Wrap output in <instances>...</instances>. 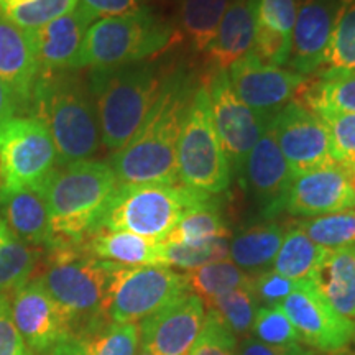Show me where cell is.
I'll list each match as a JSON object with an SVG mask.
<instances>
[{
    "label": "cell",
    "instance_id": "6da1fadb",
    "mask_svg": "<svg viewBox=\"0 0 355 355\" xmlns=\"http://www.w3.org/2000/svg\"><path fill=\"white\" fill-rule=\"evenodd\" d=\"M194 91L189 79L181 74L166 78L162 94L144 125L122 150L114 153L110 162L122 184L180 183L178 141Z\"/></svg>",
    "mask_w": 355,
    "mask_h": 355
},
{
    "label": "cell",
    "instance_id": "7a4b0ae2",
    "mask_svg": "<svg viewBox=\"0 0 355 355\" xmlns=\"http://www.w3.org/2000/svg\"><path fill=\"white\" fill-rule=\"evenodd\" d=\"M76 71L40 73L28 107L51 133L58 166L92 159L102 145L94 97Z\"/></svg>",
    "mask_w": 355,
    "mask_h": 355
},
{
    "label": "cell",
    "instance_id": "3957f363",
    "mask_svg": "<svg viewBox=\"0 0 355 355\" xmlns=\"http://www.w3.org/2000/svg\"><path fill=\"white\" fill-rule=\"evenodd\" d=\"M119 186L121 181L110 163L84 159L56 166L40 186L50 216L53 235L50 248L83 245L99 227Z\"/></svg>",
    "mask_w": 355,
    "mask_h": 355
},
{
    "label": "cell",
    "instance_id": "277c9868",
    "mask_svg": "<svg viewBox=\"0 0 355 355\" xmlns=\"http://www.w3.org/2000/svg\"><path fill=\"white\" fill-rule=\"evenodd\" d=\"M166 78L148 61L91 69L87 84L105 148L115 153L132 140L157 104Z\"/></svg>",
    "mask_w": 355,
    "mask_h": 355
},
{
    "label": "cell",
    "instance_id": "5b68a950",
    "mask_svg": "<svg viewBox=\"0 0 355 355\" xmlns=\"http://www.w3.org/2000/svg\"><path fill=\"white\" fill-rule=\"evenodd\" d=\"M48 252L37 279L68 318L71 332L107 322L105 308L117 263L96 259L83 245H58Z\"/></svg>",
    "mask_w": 355,
    "mask_h": 355
},
{
    "label": "cell",
    "instance_id": "8992f818",
    "mask_svg": "<svg viewBox=\"0 0 355 355\" xmlns=\"http://www.w3.org/2000/svg\"><path fill=\"white\" fill-rule=\"evenodd\" d=\"M211 199V194L181 183H121L97 229L122 230L163 242L186 212Z\"/></svg>",
    "mask_w": 355,
    "mask_h": 355
},
{
    "label": "cell",
    "instance_id": "52a82bcc",
    "mask_svg": "<svg viewBox=\"0 0 355 355\" xmlns=\"http://www.w3.org/2000/svg\"><path fill=\"white\" fill-rule=\"evenodd\" d=\"M173 40V28L148 8L107 17L87 28L73 69H101L122 66L162 53Z\"/></svg>",
    "mask_w": 355,
    "mask_h": 355
},
{
    "label": "cell",
    "instance_id": "ba28073f",
    "mask_svg": "<svg viewBox=\"0 0 355 355\" xmlns=\"http://www.w3.org/2000/svg\"><path fill=\"white\" fill-rule=\"evenodd\" d=\"M176 166L180 183L202 193L219 194L230 184V163L225 157L214 121L207 89L194 91L178 141Z\"/></svg>",
    "mask_w": 355,
    "mask_h": 355
},
{
    "label": "cell",
    "instance_id": "9c48e42d",
    "mask_svg": "<svg viewBox=\"0 0 355 355\" xmlns=\"http://www.w3.org/2000/svg\"><path fill=\"white\" fill-rule=\"evenodd\" d=\"M184 273L170 266H115L105 316L115 324H137L188 295Z\"/></svg>",
    "mask_w": 355,
    "mask_h": 355
},
{
    "label": "cell",
    "instance_id": "30bf717a",
    "mask_svg": "<svg viewBox=\"0 0 355 355\" xmlns=\"http://www.w3.org/2000/svg\"><path fill=\"white\" fill-rule=\"evenodd\" d=\"M58 166L48 127L33 117H12L0 125V188H40Z\"/></svg>",
    "mask_w": 355,
    "mask_h": 355
},
{
    "label": "cell",
    "instance_id": "8fae6325",
    "mask_svg": "<svg viewBox=\"0 0 355 355\" xmlns=\"http://www.w3.org/2000/svg\"><path fill=\"white\" fill-rule=\"evenodd\" d=\"M202 84L209 94L212 121L225 157L230 168L241 173L250 150L273 119L261 117L239 99L230 86L227 71L207 73V79Z\"/></svg>",
    "mask_w": 355,
    "mask_h": 355
},
{
    "label": "cell",
    "instance_id": "7c38bea8",
    "mask_svg": "<svg viewBox=\"0 0 355 355\" xmlns=\"http://www.w3.org/2000/svg\"><path fill=\"white\" fill-rule=\"evenodd\" d=\"M273 130L293 178L337 165L327 125L300 102L293 101L279 110L273 119Z\"/></svg>",
    "mask_w": 355,
    "mask_h": 355
},
{
    "label": "cell",
    "instance_id": "4fadbf2b",
    "mask_svg": "<svg viewBox=\"0 0 355 355\" xmlns=\"http://www.w3.org/2000/svg\"><path fill=\"white\" fill-rule=\"evenodd\" d=\"M230 86L239 99L265 119H275L293 102L311 78L261 61L254 50L227 69Z\"/></svg>",
    "mask_w": 355,
    "mask_h": 355
},
{
    "label": "cell",
    "instance_id": "5bb4252c",
    "mask_svg": "<svg viewBox=\"0 0 355 355\" xmlns=\"http://www.w3.org/2000/svg\"><path fill=\"white\" fill-rule=\"evenodd\" d=\"M279 308L309 349L337 352L354 339V322L337 314L309 279L301 282Z\"/></svg>",
    "mask_w": 355,
    "mask_h": 355
},
{
    "label": "cell",
    "instance_id": "9a60e30c",
    "mask_svg": "<svg viewBox=\"0 0 355 355\" xmlns=\"http://www.w3.org/2000/svg\"><path fill=\"white\" fill-rule=\"evenodd\" d=\"M204 319L206 306L188 293L141 321L140 347L152 355H189Z\"/></svg>",
    "mask_w": 355,
    "mask_h": 355
},
{
    "label": "cell",
    "instance_id": "2e32d148",
    "mask_svg": "<svg viewBox=\"0 0 355 355\" xmlns=\"http://www.w3.org/2000/svg\"><path fill=\"white\" fill-rule=\"evenodd\" d=\"M12 316L28 350L50 354L71 334V324L37 278L12 295Z\"/></svg>",
    "mask_w": 355,
    "mask_h": 355
},
{
    "label": "cell",
    "instance_id": "e0dca14e",
    "mask_svg": "<svg viewBox=\"0 0 355 355\" xmlns=\"http://www.w3.org/2000/svg\"><path fill=\"white\" fill-rule=\"evenodd\" d=\"M241 173L263 217H275L285 211L293 175L277 144L273 121L250 150Z\"/></svg>",
    "mask_w": 355,
    "mask_h": 355
},
{
    "label": "cell",
    "instance_id": "ac0fdd59",
    "mask_svg": "<svg viewBox=\"0 0 355 355\" xmlns=\"http://www.w3.org/2000/svg\"><path fill=\"white\" fill-rule=\"evenodd\" d=\"M355 209V189L349 168L332 165L293 178L285 211L298 217H318Z\"/></svg>",
    "mask_w": 355,
    "mask_h": 355
},
{
    "label": "cell",
    "instance_id": "d6986e66",
    "mask_svg": "<svg viewBox=\"0 0 355 355\" xmlns=\"http://www.w3.org/2000/svg\"><path fill=\"white\" fill-rule=\"evenodd\" d=\"M339 6V0H298L286 64L290 71L309 78L324 69Z\"/></svg>",
    "mask_w": 355,
    "mask_h": 355
},
{
    "label": "cell",
    "instance_id": "ffe728a7",
    "mask_svg": "<svg viewBox=\"0 0 355 355\" xmlns=\"http://www.w3.org/2000/svg\"><path fill=\"white\" fill-rule=\"evenodd\" d=\"M38 74L30 32L0 13V79L12 91L19 110L30 107Z\"/></svg>",
    "mask_w": 355,
    "mask_h": 355
},
{
    "label": "cell",
    "instance_id": "44dd1931",
    "mask_svg": "<svg viewBox=\"0 0 355 355\" xmlns=\"http://www.w3.org/2000/svg\"><path fill=\"white\" fill-rule=\"evenodd\" d=\"M92 21L76 6L74 10L58 17L30 32L40 73L73 69L84 37Z\"/></svg>",
    "mask_w": 355,
    "mask_h": 355
},
{
    "label": "cell",
    "instance_id": "7402d4cb",
    "mask_svg": "<svg viewBox=\"0 0 355 355\" xmlns=\"http://www.w3.org/2000/svg\"><path fill=\"white\" fill-rule=\"evenodd\" d=\"M255 0H232L222 17L216 37L206 48L209 73L227 71L235 61L254 50Z\"/></svg>",
    "mask_w": 355,
    "mask_h": 355
},
{
    "label": "cell",
    "instance_id": "603a6c76",
    "mask_svg": "<svg viewBox=\"0 0 355 355\" xmlns=\"http://www.w3.org/2000/svg\"><path fill=\"white\" fill-rule=\"evenodd\" d=\"M0 214L8 230L25 245L51 247L50 216L40 188H0Z\"/></svg>",
    "mask_w": 355,
    "mask_h": 355
},
{
    "label": "cell",
    "instance_id": "cb8c5ba5",
    "mask_svg": "<svg viewBox=\"0 0 355 355\" xmlns=\"http://www.w3.org/2000/svg\"><path fill=\"white\" fill-rule=\"evenodd\" d=\"M296 12L298 0H255L254 53L261 61L288 64Z\"/></svg>",
    "mask_w": 355,
    "mask_h": 355
},
{
    "label": "cell",
    "instance_id": "d4e9b609",
    "mask_svg": "<svg viewBox=\"0 0 355 355\" xmlns=\"http://www.w3.org/2000/svg\"><path fill=\"white\" fill-rule=\"evenodd\" d=\"M309 282L337 314L355 322V245L327 248Z\"/></svg>",
    "mask_w": 355,
    "mask_h": 355
},
{
    "label": "cell",
    "instance_id": "484cf974",
    "mask_svg": "<svg viewBox=\"0 0 355 355\" xmlns=\"http://www.w3.org/2000/svg\"><path fill=\"white\" fill-rule=\"evenodd\" d=\"M140 329L137 324L102 322L71 332L46 355H137Z\"/></svg>",
    "mask_w": 355,
    "mask_h": 355
},
{
    "label": "cell",
    "instance_id": "4316f807",
    "mask_svg": "<svg viewBox=\"0 0 355 355\" xmlns=\"http://www.w3.org/2000/svg\"><path fill=\"white\" fill-rule=\"evenodd\" d=\"M83 247L96 259L122 266H166L163 242L122 230L97 229L84 241Z\"/></svg>",
    "mask_w": 355,
    "mask_h": 355
},
{
    "label": "cell",
    "instance_id": "83f0119b",
    "mask_svg": "<svg viewBox=\"0 0 355 355\" xmlns=\"http://www.w3.org/2000/svg\"><path fill=\"white\" fill-rule=\"evenodd\" d=\"M309 79L296 102L314 114H355V71H322Z\"/></svg>",
    "mask_w": 355,
    "mask_h": 355
},
{
    "label": "cell",
    "instance_id": "f1b7e54d",
    "mask_svg": "<svg viewBox=\"0 0 355 355\" xmlns=\"http://www.w3.org/2000/svg\"><path fill=\"white\" fill-rule=\"evenodd\" d=\"M285 227L277 222H265L243 230L229 242V257L242 270H261L273 263L283 239Z\"/></svg>",
    "mask_w": 355,
    "mask_h": 355
},
{
    "label": "cell",
    "instance_id": "f546056e",
    "mask_svg": "<svg viewBox=\"0 0 355 355\" xmlns=\"http://www.w3.org/2000/svg\"><path fill=\"white\" fill-rule=\"evenodd\" d=\"M184 277L189 293L196 295L204 306H209L219 296L237 288H250L252 283V275L229 259L198 266L186 272Z\"/></svg>",
    "mask_w": 355,
    "mask_h": 355
},
{
    "label": "cell",
    "instance_id": "4dcf8cb0",
    "mask_svg": "<svg viewBox=\"0 0 355 355\" xmlns=\"http://www.w3.org/2000/svg\"><path fill=\"white\" fill-rule=\"evenodd\" d=\"M327 248L319 247L301 230L298 225L286 229L285 239L273 260V272L283 277L304 282L309 279L326 255Z\"/></svg>",
    "mask_w": 355,
    "mask_h": 355
},
{
    "label": "cell",
    "instance_id": "1f68e13d",
    "mask_svg": "<svg viewBox=\"0 0 355 355\" xmlns=\"http://www.w3.org/2000/svg\"><path fill=\"white\" fill-rule=\"evenodd\" d=\"M230 0H180V25L194 51H206Z\"/></svg>",
    "mask_w": 355,
    "mask_h": 355
},
{
    "label": "cell",
    "instance_id": "d6a6232c",
    "mask_svg": "<svg viewBox=\"0 0 355 355\" xmlns=\"http://www.w3.org/2000/svg\"><path fill=\"white\" fill-rule=\"evenodd\" d=\"M37 254L13 235L0 219V295H13L32 277Z\"/></svg>",
    "mask_w": 355,
    "mask_h": 355
},
{
    "label": "cell",
    "instance_id": "836d02e7",
    "mask_svg": "<svg viewBox=\"0 0 355 355\" xmlns=\"http://www.w3.org/2000/svg\"><path fill=\"white\" fill-rule=\"evenodd\" d=\"M229 227L211 199L209 202L186 212L183 219L178 222L173 232L163 242L176 243V245H198L214 239H229Z\"/></svg>",
    "mask_w": 355,
    "mask_h": 355
},
{
    "label": "cell",
    "instance_id": "e575fe53",
    "mask_svg": "<svg viewBox=\"0 0 355 355\" xmlns=\"http://www.w3.org/2000/svg\"><path fill=\"white\" fill-rule=\"evenodd\" d=\"M322 71H355V0L340 2Z\"/></svg>",
    "mask_w": 355,
    "mask_h": 355
},
{
    "label": "cell",
    "instance_id": "d590c367",
    "mask_svg": "<svg viewBox=\"0 0 355 355\" xmlns=\"http://www.w3.org/2000/svg\"><path fill=\"white\" fill-rule=\"evenodd\" d=\"M78 6V0H0V13L6 19L32 32Z\"/></svg>",
    "mask_w": 355,
    "mask_h": 355
},
{
    "label": "cell",
    "instance_id": "8d00e7d4",
    "mask_svg": "<svg viewBox=\"0 0 355 355\" xmlns=\"http://www.w3.org/2000/svg\"><path fill=\"white\" fill-rule=\"evenodd\" d=\"M296 225L322 248L334 250L355 245V209L311 217L298 220Z\"/></svg>",
    "mask_w": 355,
    "mask_h": 355
},
{
    "label": "cell",
    "instance_id": "74e56055",
    "mask_svg": "<svg viewBox=\"0 0 355 355\" xmlns=\"http://www.w3.org/2000/svg\"><path fill=\"white\" fill-rule=\"evenodd\" d=\"M207 309L214 311L220 321L234 332L235 337L248 336L254 326L257 311H259L250 288H237V290L225 293L212 301Z\"/></svg>",
    "mask_w": 355,
    "mask_h": 355
},
{
    "label": "cell",
    "instance_id": "f35d334b",
    "mask_svg": "<svg viewBox=\"0 0 355 355\" xmlns=\"http://www.w3.org/2000/svg\"><path fill=\"white\" fill-rule=\"evenodd\" d=\"M163 252H165L166 266H178L189 272L211 261L227 259L229 239H214L198 245H176V243L163 242Z\"/></svg>",
    "mask_w": 355,
    "mask_h": 355
},
{
    "label": "cell",
    "instance_id": "ab89813d",
    "mask_svg": "<svg viewBox=\"0 0 355 355\" xmlns=\"http://www.w3.org/2000/svg\"><path fill=\"white\" fill-rule=\"evenodd\" d=\"M255 337L261 343L272 345H288L301 343L298 332L283 309L277 306H261L252 326ZM303 344V343H301Z\"/></svg>",
    "mask_w": 355,
    "mask_h": 355
},
{
    "label": "cell",
    "instance_id": "60d3db41",
    "mask_svg": "<svg viewBox=\"0 0 355 355\" xmlns=\"http://www.w3.org/2000/svg\"><path fill=\"white\" fill-rule=\"evenodd\" d=\"M189 355H237V337L212 309L206 311L202 329Z\"/></svg>",
    "mask_w": 355,
    "mask_h": 355
},
{
    "label": "cell",
    "instance_id": "b9f144b4",
    "mask_svg": "<svg viewBox=\"0 0 355 355\" xmlns=\"http://www.w3.org/2000/svg\"><path fill=\"white\" fill-rule=\"evenodd\" d=\"M331 135L332 157L337 165L355 168V114H321Z\"/></svg>",
    "mask_w": 355,
    "mask_h": 355
},
{
    "label": "cell",
    "instance_id": "7bdbcfd3",
    "mask_svg": "<svg viewBox=\"0 0 355 355\" xmlns=\"http://www.w3.org/2000/svg\"><path fill=\"white\" fill-rule=\"evenodd\" d=\"M301 282H295L277 272H265L261 270L259 275L252 277L250 291L254 295L255 301H261L266 306L282 304V301L291 295L296 288L300 286Z\"/></svg>",
    "mask_w": 355,
    "mask_h": 355
},
{
    "label": "cell",
    "instance_id": "ee69618b",
    "mask_svg": "<svg viewBox=\"0 0 355 355\" xmlns=\"http://www.w3.org/2000/svg\"><path fill=\"white\" fill-rule=\"evenodd\" d=\"M0 355H30L12 316L10 300L0 295Z\"/></svg>",
    "mask_w": 355,
    "mask_h": 355
},
{
    "label": "cell",
    "instance_id": "f6af8a7d",
    "mask_svg": "<svg viewBox=\"0 0 355 355\" xmlns=\"http://www.w3.org/2000/svg\"><path fill=\"white\" fill-rule=\"evenodd\" d=\"M141 0H78V7L94 21L107 17H117L140 8Z\"/></svg>",
    "mask_w": 355,
    "mask_h": 355
},
{
    "label": "cell",
    "instance_id": "bcb514c9",
    "mask_svg": "<svg viewBox=\"0 0 355 355\" xmlns=\"http://www.w3.org/2000/svg\"><path fill=\"white\" fill-rule=\"evenodd\" d=\"M237 355H314L313 349L306 347L304 344H288V345H272L265 344L257 337H243L239 345Z\"/></svg>",
    "mask_w": 355,
    "mask_h": 355
},
{
    "label": "cell",
    "instance_id": "7dc6e473",
    "mask_svg": "<svg viewBox=\"0 0 355 355\" xmlns=\"http://www.w3.org/2000/svg\"><path fill=\"white\" fill-rule=\"evenodd\" d=\"M17 112H19V105H17L15 97L7 84L0 79V125L15 117Z\"/></svg>",
    "mask_w": 355,
    "mask_h": 355
},
{
    "label": "cell",
    "instance_id": "c3c4849f",
    "mask_svg": "<svg viewBox=\"0 0 355 355\" xmlns=\"http://www.w3.org/2000/svg\"><path fill=\"white\" fill-rule=\"evenodd\" d=\"M349 171H350V181H352V186L355 189V168H352V170H349Z\"/></svg>",
    "mask_w": 355,
    "mask_h": 355
},
{
    "label": "cell",
    "instance_id": "681fc988",
    "mask_svg": "<svg viewBox=\"0 0 355 355\" xmlns=\"http://www.w3.org/2000/svg\"><path fill=\"white\" fill-rule=\"evenodd\" d=\"M137 355H152V354H150V352H148V350H145V349H141V347H140V350H139V354H137Z\"/></svg>",
    "mask_w": 355,
    "mask_h": 355
},
{
    "label": "cell",
    "instance_id": "f907efd6",
    "mask_svg": "<svg viewBox=\"0 0 355 355\" xmlns=\"http://www.w3.org/2000/svg\"><path fill=\"white\" fill-rule=\"evenodd\" d=\"M354 340H355V322H354Z\"/></svg>",
    "mask_w": 355,
    "mask_h": 355
}]
</instances>
